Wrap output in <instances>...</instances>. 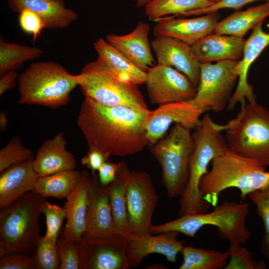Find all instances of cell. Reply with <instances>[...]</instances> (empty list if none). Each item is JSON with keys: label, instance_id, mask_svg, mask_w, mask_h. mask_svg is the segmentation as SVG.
<instances>
[{"label": "cell", "instance_id": "46", "mask_svg": "<svg viewBox=\"0 0 269 269\" xmlns=\"http://www.w3.org/2000/svg\"><path fill=\"white\" fill-rule=\"evenodd\" d=\"M136 2V5L138 7H145L150 3L153 0H133Z\"/></svg>", "mask_w": 269, "mask_h": 269}, {"label": "cell", "instance_id": "20", "mask_svg": "<svg viewBox=\"0 0 269 269\" xmlns=\"http://www.w3.org/2000/svg\"><path fill=\"white\" fill-rule=\"evenodd\" d=\"M92 178L87 171H82L78 184L66 198V202L64 206L67 221L61 236L74 240L77 243L82 239L85 231Z\"/></svg>", "mask_w": 269, "mask_h": 269}, {"label": "cell", "instance_id": "1", "mask_svg": "<svg viewBox=\"0 0 269 269\" xmlns=\"http://www.w3.org/2000/svg\"><path fill=\"white\" fill-rule=\"evenodd\" d=\"M149 113L148 109L105 106L85 97L77 123L89 146L108 157L126 156L150 146L145 129Z\"/></svg>", "mask_w": 269, "mask_h": 269}, {"label": "cell", "instance_id": "12", "mask_svg": "<svg viewBox=\"0 0 269 269\" xmlns=\"http://www.w3.org/2000/svg\"><path fill=\"white\" fill-rule=\"evenodd\" d=\"M150 103L159 106L193 99L197 88L184 74L170 66L157 64L146 71Z\"/></svg>", "mask_w": 269, "mask_h": 269}, {"label": "cell", "instance_id": "18", "mask_svg": "<svg viewBox=\"0 0 269 269\" xmlns=\"http://www.w3.org/2000/svg\"><path fill=\"white\" fill-rule=\"evenodd\" d=\"M83 236L94 238L117 236L108 186L102 185L98 176L94 177V175L89 195L86 229Z\"/></svg>", "mask_w": 269, "mask_h": 269}, {"label": "cell", "instance_id": "40", "mask_svg": "<svg viewBox=\"0 0 269 269\" xmlns=\"http://www.w3.org/2000/svg\"><path fill=\"white\" fill-rule=\"evenodd\" d=\"M0 269H38L32 257L22 253H11L0 258Z\"/></svg>", "mask_w": 269, "mask_h": 269}, {"label": "cell", "instance_id": "6", "mask_svg": "<svg viewBox=\"0 0 269 269\" xmlns=\"http://www.w3.org/2000/svg\"><path fill=\"white\" fill-rule=\"evenodd\" d=\"M78 84L75 75L53 61L31 63L18 78V104L53 108L66 105L71 92Z\"/></svg>", "mask_w": 269, "mask_h": 269}, {"label": "cell", "instance_id": "43", "mask_svg": "<svg viewBox=\"0 0 269 269\" xmlns=\"http://www.w3.org/2000/svg\"><path fill=\"white\" fill-rule=\"evenodd\" d=\"M119 168V164L110 162H105L99 168L98 178L101 184L104 186L109 185L116 178Z\"/></svg>", "mask_w": 269, "mask_h": 269}, {"label": "cell", "instance_id": "10", "mask_svg": "<svg viewBox=\"0 0 269 269\" xmlns=\"http://www.w3.org/2000/svg\"><path fill=\"white\" fill-rule=\"evenodd\" d=\"M239 61L227 60L200 64V78L193 98L202 107L216 113L227 107L238 74L235 69Z\"/></svg>", "mask_w": 269, "mask_h": 269}, {"label": "cell", "instance_id": "42", "mask_svg": "<svg viewBox=\"0 0 269 269\" xmlns=\"http://www.w3.org/2000/svg\"><path fill=\"white\" fill-rule=\"evenodd\" d=\"M109 157L96 148L89 146L87 154L81 158L82 165L86 166L91 170L92 174L106 161L109 160Z\"/></svg>", "mask_w": 269, "mask_h": 269}, {"label": "cell", "instance_id": "3", "mask_svg": "<svg viewBox=\"0 0 269 269\" xmlns=\"http://www.w3.org/2000/svg\"><path fill=\"white\" fill-rule=\"evenodd\" d=\"M211 163V169L203 176L199 187L205 199L213 207L218 203L219 195L226 189H239L243 201L250 193L269 186V172L256 159L229 150Z\"/></svg>", "mask_w": 269, "mask_h": 269}, {"label": "cell", "instance_id": "23", "mask_svg": "<svg viewBox=\"0 0 269 269\" xmlns=\"http://www.w3.org/2000/svg\"><path fill=\"white\" fill-rule=\"evenodd\" d=\"M245 41L243 38L235 36L212 33L191 46L200 63L240 61L243 56Z\"/></svg>", "mask_w": 269, "mask_h": 269}, {"label": "cell", "instance_id": "38", "mask_svg": "<svg viewBox=\"0 0 269 269\" xmlns=\"http://www.w3.org/2000/svg\"><path fill=\"white\" fill-rule=\"evenodd\" d=\"M41 213L46 218L45 236L57 241L63 221L66 219L64 207L52 204L46 200L42 208Z\"/></svg>", "mask_w": 269, "mask_h": 269}, {"label": "cell", "instance_id": "37", "mask_svg": "<svg viewBox=\"0 0 269 269\" xmlns=\"http://www.w3.org/2000/svg\"><path fill=\"white\" fill-rule=\"evenodd\" d=\"M60 269H79L80 259L78 244L71 239L60 236L57 241Z\"/></svg>", "mask_w": 269, "mask_h": 269}, {"label": "cell", "instance_id": "35", "mask_svg": "<svg viewBox=\"0 0 269 269\" xmlns=\"http://www.w3.org/2000/svg\"><path fill=\"white\" fill-rule=\"evenodd\" d=\"M32 157L31 150L22 145L19 137L14 136L0 150V172Z\"/></svg>", "mask_w": 269, "mask_h": 269}, {"label": "cell", "instance_id": "41", "mask_svg": "<svg viewBox=\"0 0 269 269\" xmlns=\"http://www.w3.org/2000/svg\"><path fill=\"white\" fill-rule=\"evenodd\" d=\"M260 0L269 1V0H220L207 7L187 12L182 15L190 16L203 14H207L218 11L221 9L226 8H233L239 10L245 4Z\"/></svg>", "mask_w": 269, "mask_h": 269}, {"label": "cell", "instance_id": "13", "mask_svg": "<svg viewBox=\"0 0 269 269\" xmlns=\"http://www.w3.org/2000/svg\"><path fill=\"white\" fill-rule=\"evenodd\" d=\"M125 238L82 236L78 243L80 269H128Z\"/></svg>", "mask_w": 269, "mask_h": 269}, {"label": "cell", "instance_id": "22", "mask_svg": "<svg viewBox=\"0 0 269 269\" xmlns=\"http://www.w3.org/2000/svg\"><path fill=\"white\" fill-rule=\"evenodd\" d=\"M149 29L148 23L140 21L135 28L127 34H109L106 38L111 45L137 66L146 71L154 65L155 62L148 40Z\"/></svg>", "mask_w": 269, "mask_h": 269}, {"label": "cell", "instance_id": "9", "mask_svg": "<svg viewBox=\"0 0 269 269\" xmlns=\"http://www.w3.org/2000/svg\"><path fill=\"white\" fill-rule=\"evenodd\" d=\"M225 130L230 151L269 167V110L256 101L249 102L227 123Z\"/></svg>", "mask_w": 269, "mask_h": 269}, {"label": "cell", "instance_id": "15", "mask_svg": "<svg viewBox=\"0 0 269 269\" xmlns=\"http://www.w3.org/2000/svg\"><path fill=\"white\" fill-rule=\"evenodd\" d=\"M180 233L170 231L152 236L150 234L131 233L126 240V255L128 269L138 267L143 259L152 253L164 256L170 262L175 263L184 242L176 238Z\"/></svg>", "mask_w": 269, "mask_h": 269}, {"label": "cell", "instance_id": "33", "mask_svg": "<svg viewBox=\"0 0 269 269\" xmlns=\"http://www.w3.org/2000/svg\"><path fill=\"white\" fill-rule=\"evenodd\" d=\"M57 240L46 236L38 240L32 257L38 269H57L59 268Z\"/></svg>", "mask_w": 269, "mask_h": 269}, {"label": "cell", "instance_id": "11", "mask_svg": "<svg viewBox=\"0 0 269 269\" xmlns=\"http://www.w3.org/2000/svg\"><path fill=\"white\" fill-rule=\"evenodd\" d=\"M127 199L130 234H150L158 196L149 174L139 170L130 171L127 181Z\"/></svg>", "mask_w": 269, "mask_h": 269}, {"label": "cell", "instance_id": "45", "mask_svg": "<svg viewBox=\"0 0 269 269\" xmlns=\"http://www.w3.org/2000/svg\"><path fill=\"white\" fill-rule=\"evenodd\" d=\"M8 120L6 113L1 111L0 114V128L1 131H4L7 127Z\"/></svg>", "mask_w": 269, "mask_h": 269}, {"label": "cell", "instance_id": "31", "mask_svg": "<svg viewBox=\"0 0 269 269\" xmlns=\"http://www.w3.org/2000/svg\"><path fill=\"white\" fill-rule=\"evenodd\" d=\"M213 3L209 0H153L144 7L145 13L149 19L157 21L169 15H173L172 17L183 15Z\"/></svg>", "mask_w": 269, "mask_h": 269}, {"label": "cell", "instance_id": "21", "mask_svg": "<svg viewBox=\"0 0 269 269\" xmlns=\"http://www.w3.org/2000/svg\"><path fill=\"white\" fill-rule=\"evenodd\" d=\"M33 160L32 157L0 173V210L32 191L40 177L34 170Z\"/></svg>", "mask_w": 269, "mask_h": 269}, {"label": "cell", "instance_id": "26", "mask_svg": "<svg viewBox=\"0 0 269 269\" xmlns=\"http://www.w3.org/2000/svg\"><path fill=\"white\" fill-rule=\"evenodd\" d=\"M98 57L121 79L135 85L145 83L146 71L141 69L107 40L100 38L94 44Z\"/></svg>", "mask_w": 269, "mask_h": 269}, {"label": "cell", "instance_id": "25", "mask_svg": "<svg viewBox=\"0 0 269 269\" xmlns=\"http://www.w3.org/2000/svg\"><path fill=\"white\" fill-rule=\"evenodd\" d=\"M9 8L20 13L28 9L37 14L46 28L67 27L78 18L74 10L66 7L63 0H8Z\"/></svg>", "mask_w": 269, "mask_h": 269}, {"label": "cell", "instance_id": "36", "mask_svg": "<svg viewBox=\"0 0 269 269\" xmlns=\"http://www.w3.org/2000/svg\"><path fill=\"white\" fill-rule=\"evenodd\" d=\"M230 260L225 269H263L266 268L263 261L258 263L252 253L246 248L238 244H230L227 251Z\"/></svg>", "mask_w": 269, "mask_h": 269}, {"label": "cell", "instance_id": "34", "mask_svg": "<svg viewBox=\"0 0 269 269\" xmlns=\"http://www.w3.org/2000/svg\"><path fill=\"white\" fill-rule=\"evenodd\" d=\"M248 196L256 205L258 214L264 223L265 233L261 249L264 256L269 261V186L252 192Z\"/></svg>", "mask_w": 269, "mask_h": 269}, {"label": "cell", "instance_id": "17", "mask_svg": "<svg viewBox=\"0 0 269 269\" xmlns=\"http://www.w3.org/2000/svg\"><path fill=\"white\" fill-rule=\"evenodd\" d=\"M264 21H260L253 28L251 35L245 41L243 57L235 69L238 75L239 83L227 107L228 110H233L238 102L241 103V107H244L246 98L249 102L256 101L252 87L248 82L247 75L250 65L269 45V33L262 28Z\"/></svg>", "mask_w": 269, "mask_h": 269}, {"label": "cell", "instance_id": "8", "mask_svg": "<svg viewBox=\"0 0 269 269\" xmlns=\"http://www.w3.org/2000/svg\"><path fill=\"white\" fill-rule=\"evenodd\" d=\"M75 78L85 97L101 105L148 109L137 86L121 79L99 57Z\"/></svg>", "mask_w": 269, "mask_h": 269}, {"label": "cell", "instance_id": "24", "mask_svg": "<svg viewBox=\"0 0 269 269\" xmlns=\"http://www.w3.org/2000/svg\"><path fill=\"white\" fill-rule=\"evenodd\" d=\"M33 166L40 177L75 169L76 159L66 149V141L62 132L42 144L34 158Z\"/></svg>", "mask_w": 269, "mask_h": 269}, {"label": "cell", "instance_id": "47", "mask_svg": "<svg viewBox=\"0 0 269 269\" xmlns=\"http://www.w3.org/2000/svg\"><path fill=\"white\" fill-rule=\"evenodd\" d=\"M209 0L211 1L213 3H215V2H217L219 1H220V0Z\"/></svg>", "mask_w": 269, "mask_h": 269}, {"label": "cell", "instance_id": "28", "mask_svg": "<svg viewBox=\"0 0 269 269\" xmlns=\"http://www.w3.org/2000/svg\"><path fill=\"white\" fill-rule=\"evenodd\" d=\"M269 16V1L237 10L219 21L213 33L243 38L246 33Z\"/></svg>", "mask_w": 269, "mask_h": 269}, {"label": "cell", "instance_id": "4", "mask_svg": "<svg viewBox=\"0 0 269 269\" xmlns=\"http://www.w3.org/2000/svg\"><path fill=\"white\" fill-rule=\"evenodd\" d=\"M249 211L248 203L225 201L214 206L210 213L187 214L160 225H152L150 234L174 231L194 238L202 227L212 225L217 228L219 237L229 244L245 245L252 237L246 225Z\"/></svg>", "mask_w": 269, "mask_h": 269}, {"label": "cell", "instance_id": "44", "mask_svg": "<svg viewBox=\"0 0 269 269\" xmlns=\"http://www.w3.org/2000/svg\"><path fill=\"white\" fill-rule=\"evenodd\" d=\"M17 76V73L14 71H8L1 75L0 79V95L15 86Z\"/></svg>", "mask_w": 269, "mask_h": 269}, {"label": "cell", "instance_id": "30", "mask_svg": "<svg viewBox=\"0 0 269 269\" xmlns=\"http://www.w3.org/2000/svg\"><path fill=\"white\" fill-rule=\"evenodd\" d=\"M183 261L179 269H221L227 265L228 251L206 250L202 248L183 246L180 252Z\"/></svg>", "mask_w": 269, "mask_h": 269}, {"label": "cell", "instance_id": "16", "mask_svg": "<svg viewBox=\"0 0 269 269\" xmlns=\"http://www.w3.org/2000/svg\"><path fill=\"white\" fill-rule=\"evenodd\" d=\"M151 46L157 63L172 67L185 75L197 88L200 78V64L191 45L169 36H159L152 41Z\"/></svg>", "mask_w": 269, "mask_h": 269}, {"label": "cell", "instance_id": "2", "mask_svg": "<svg viewBox=\"0 0 269 269\" xmlns=\"http://www.w3.org/2000/svg\"><path fill=\"white\" fill-rule=\"evenodd\" d=\"M227 127V124L215 123L209 114H206L193 129L189 178L180 196L179 216L203 214L212 206L205 199L200 189V183L203 176L208 172V166L212 160L229 150L225 136L221 134Z\"/></svg>", "mask_w": 269, "mask_h": 269}, {"label": "cell", "instance_id": "14", "mask_svg": "<svg viewBox=\"0 0 269 269\" xmlns=\"http://www.w3.org/2000/svg\"><path fill=\"white\" fill-rule=\"evenodd\" d=\"M209 111L194 99L160 105L149 111L145 129L151 145L164 136L173 123L181 124L193 130L200 124L202 115Z\"/></svg>", "mask_w": 269, "mask_h": 269}, {"label": "cell", "instance_id": "19", "mask_svg": "<svg viewBox=\"0 0 269 269\" xmlns=\"http://www.w3.org/2000/svg\"><path fill=\"white\" fill-rule=\"evenodd\" d=\"M220 17L218 11L191 18L166 17L156 21L153 32L155 37H171L191 45L213 33Z\"/></svg>", "mask_w": 269, "mask_h": 269}, {"label": "cell", "instance_id": "32", "mask_svg": "<svg viewBox=\"0 0 269 269\" xmlns=\"http://www.w3.org/2000/svg\"><path fill=\"white\" fill-rule=\"evenodd\" d=\"M43 53V50L39 47H29L11 43L0 38V75L10 71H14L26 61L39 58Z\"/></svg>", "mask_w": 269, "mask_h": 269}, {"label": "cell", "instance_id": "27", "mask_svg": "<svg viewBox=\"0 0 269 269\" xmlns=\"http://www.w3.org/2000/svg\"><path fill=\"white\" fill-rule=\"evenodd\" d=\"M115 180L108 185L116 235L126 238L130 234L127 211V186L130 170L122 161Z\"/></svg>", "mask_w": 269, "mask_h": 269}, {"label": "cell", "instance_id": "29", "mask_svg": "<svg viewBox=\"0 0 269 269\" xmlns=\"http://www.w3.org/2000/svg\"><path fill=\"white\" fill-rule=\"evenodd\" d=\"M81 174L72 169L39 177L32 191L45 198H66L78 184Z\"/></svg>", "mask_w": 269, "mask_h": 269}, {"label": "cell", "instance_id": "7", "mask_svg": "<svg viewBox=\"0 0 269 269\" xmlns=\"http://www.w3.org/2000/svg\"><path fill=\"white\" fill-rule=\"evenodd\" d=\"M191 130L175 124L166 135L150 146L161 166L162 183L169 198L180 197L188 182L193 148Z\"/></svg>", "mask_w": 269, "mask_h": 269}, {"label": "cell", "instance_id": "39", "mask_svg": "<svg viewBox=\"0 0 269 269\" xmlns=\"http://www.w3.org/2000/svg\"><path fill=\"white\" fill-rule=\"evenodd\" d=\"M19 24L23 31L32 35L34 42L40 35L45 25L41 18L28 9H25L19 13Z\"/></svg>", "mask_w": 269, "mask_h": 269}, {"label": "cell", "instance_id": "5", "mask_svg": "<svg viewBox=\"0 0 269 269\" xmlns=\"http://www.w3.org/2000/svg\"><path fill=\"white\" fill-rule=\"evenodd\" d=\"M46 198L33 191L0 212V258L11 253L29 255L40 237L39 217Z\"/></svg>", "mask_w": 269, "mask_h": 269}]
</instances>
